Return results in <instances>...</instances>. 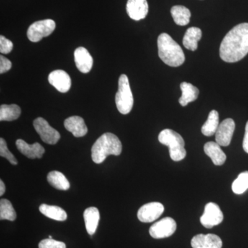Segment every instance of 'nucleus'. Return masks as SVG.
Segmentation results:
<instances>
[{
  "label": "nucleus",
  "mask_w": 248,
  "mask_h": 248,
  "mask_svg": "<svg viewBox=\"0 0 248 248\" xmlns=\"http://www.w3.org/2000/svg\"><path fill=\"white\" fill-rule=\"evenodd\" d=\"M223 61L234 63L244 59L248 53V23L238 24L227 33L219 50Z\"/></svg>",
  "instance_id": "nucleus-1"
},
{
  "label": "nucleus",
  "mask_w": 248,
  "mask_h": 248,
  "mask_svg": "<svg viewBox=\"0 0 248 248\" xmlns=\"http://www.w3.org/2000/svg\"><path fill=\"white\" fill-rule=\"evenodd\" d=\"M159 56L168 66H182L185 62V55L179 44L167 33H161L157 40Z\"/></svg>",
  "instance_id": "nucleus-2"
},
{
  "label": "nucleus",
  "mask_w": 248,
  "mask_h": 248,
  "mask_svg": "<svg viewBox=\"0 0 248 248\" xmlns=\"http://www.w3.org/2000/svg\"><path fill=\"white\" fill-rule=\"evenodd\" d=\"M122 151L120 139L114 134L104 133L93 144L91 150L93 161L96 164H102L109 155L119 156Z\"/></svg>",
  "instance_id": "nucleus-3"
},
{
  "label": "nucleus",
  "mask_w": 248,
  "mask_h": 248,
  "mask_svg": "<svg viewBox=\"0 0 248 248\" xmlns=\"http://www.w3.org/2000/svg\"><path fill=\"white\" fill-rule=\"evenodd\" d=\"M159 141L161 144L169 147L170 156L173 161H182L186 157L185 141L177 132L165 129L159 134Z\"/></svg>",
  "instance_id": "nucleus-4"
},
{
  "label": "nucleus",
  "mask_w": 248,
  "mask_h": 248,
  "mask_svg": "<svg viewBox=\"0 0 248 248\" xmlns=\"http://www.w3.org/2000/svg\"><path fill=\"white\" fill-rule=\"evenodd\" d=\"M118 91L115 95V103L120 113L127 115L133 107L134 98L128 77L122 75L119 79Z\"/></svg>",
  "instance_id": "nucleus-5"
},
{
  "label": "nucleus",
  "mask_w": 248,
  "mask_h": 248,
  "mask_svg": "<svg viewBox=\"0 0 248 248\" xmlns=\"http://www.w3.org/2000/svg\"><path fill=\"white\" fill-rule=\"evenodd\" d=\"M56 24L53 19L37 21L31 24L27 31V37L32 42H38L48 37L55 31Z\"/></svg>",
  "instance_id": "nucleus-6"
},
{
  "label": "nucleus",
  "mask_w": 248,
  "mask_h": 248,
  "mask_svg": "<svg viewBox=\"0 0 248 248\" xmlns=\"http://www.w3.org/2000/svg\"><path fill=\"white\" fill-rule=\"evenodd\" d=\"M177 230V223L171 217H165L156 222L149 230L150 234L154 239H159L172 236Z\"/></svg>",
  "instance_id": "nucleus-7"
},
{
  "label": "nucleus",
  "mask_w": 248,
  "mask_h": 248,
  "mask_svg": "<svg viewBox=\"0 0 248 248\" xmlns=\"http://www.w3.org/2000/svg\"><path fill=\"white\" fill-rule=\"evenodd\" d=\"M36 132L40 135L42 141L48 144L55 145L60 140V134L58 130L50 126L45 119L38 117L33 122Z\"/></svg>",
  "instance_id": "nucleus-8"
},
{
  "label": "nucleus",
  "mask_w": 248,
  "mask_h": 248,
  "mask_svg": "<svg viewBox=\"0 0 248 248\" xmlns=\"http://www.w3.org/2000/svg\"><path fill=\"white\" fill-rule=\"evenodd\" d=\"M223 220V214L217 204L210 202L206 204L200 221L202 226L212 228L220 224Z\"/></svg>",
  "instance_id": "nucleus-9"
},
{
  "label": "nucleus",
  "mask_w": 248,
  "mask_h": 248,
  "mask_svg": "<svg viewBox=\"0 0 248 248\" xmlns=\"http://www.w3.org/2000/svg\"><path fill=\"white\" fill-rule=\"evenodd\" d=\"M164 206L159 202H151L145 204L140 208L138 217L143 223H151L157 219L164 213Z\"/></svg>",
  "instance_id": "nucleus-10"
},
{
  "label": "nucleus",
  "mask_w": 248,
  "mask_h": 248,
  "mask_svg": "<svg viewBox=\"0 0 248 248\" xmlns=\"http://www.w3.org/2000/svg\"><path fill=\"white\" fill-rule=\"evenodd\" d=\"M234 130L235 123L232 119L228 118L223 120L218 125L215 134L217 143L221 146H229Z\"/></svg>",
  "instance_id": "nucleus-11"
},
{
  "label": "nucleus",
  "mask_w": 248,
  "mask_h": 248,
  "mask_svg": "<svg viewBox=\"0 0 248 248\" xmlns=\"http://www.w3.org/2000/svg\"><path fill=\"white\" fill-rule=\"evenodd\" d=\"M48 81L60 93H67L71 89V78L66 71L62 70H56L50 73Z\"/></svg>",
  "instance_id": "nucleus-12"
},
{
  "label": "nucleus",
  "mask_w": 248,
  "mask_h": 248,
  "mask_svg": "<svg viewBox=\"0 0 248 248\" xmlns=\"http://www.w3.org/2000/svg\"><path fill=\"white\" fill-rule=\"evenodd\" d=\"M192 248H221L223 242L216 234H197L191 241Z\"/></svg>",
  "instance_id": "nucleus-13"
},
{
  "label": "nucleus",
  "mask_w": 248,
  "mask_h": 248,
  "mask_svg": "<svg viewBox=\"0 0 248 248\" xmlns=\"http://www.w3.org/2000/svg\"><path fill=\"white\" fill-rule=\"evenodd\" d=\"M126 11L129 17L133 20H141L148 15V2L146 0H128Z\"/></svg>",
  "instance_id": "nucleus-14"
},
{
  "label": "nucleus",
  "mask_w": 248,
  "mask_h": 248,
  "mask_svg": "<svg viewBox=\"0 0 248 248\" xmlns=\"http://www.w3.org/2000/svg\"><path fill=\"white\" fill-rule=\"evenodd\" d=\"M75 62L77 68L83 73H88L93 68V60L87 49L79 47L75 50Z\"/></svg>",
  "instance_id": "nucleus-15"
},
{
  "label": "nucleus",
  "mask_w": 248,
  "mask_h": 248,
  "mask_svg": "<svg viewBox=\"0 0 248 248\" xmlns=\"http://www.w3.org/2000/svg\"><path fill=\"white\" fill-rule=\"evenodd\" d=\"M16 146L19 151L29 159H40L45 153V149L39 143L30 145L22 140L16 141Z\"/></svg>",
  "instance_id": "nucleus-16"
},
{
  "label": "nucleus",
  "mask_w": 248,
  "mask_h": 248,
  "mask_svg": "<svg viewBox=\"0 0 248 248\" xmlns=\"http://www.w3.org/2000/svg\"><path fill=\"white\" fill-rule=\"evenodd\" d=\"M64 126L76 138L84 137L88 133V128L84 119L79 116H72L64 122Z\"/></svg>",
  "instance_id": "nucleus-17"
},
{
  "label": "nucleus",
  "mask_w": 248,
  "mask_h": 248,
  "mask_svg": "<svg viewBox=\"0 0 248 248\" xmlns=\"http://www.w3.org/2000/svg\"><path fill=\"white\" fill-rule=\"evenodd\" d=\"M217 142L210 141L204 146V152L215 166H222L226 162V155Z\"/></svg>",
  "instance_id": "nucleus-18"
},
{
  "label": "nucleus",
  "mask_w": 248,
  "mask_h": 248,
  "mask_svg": "<svg viewBox=\"0 0 248 248\" xmlns=\"http://www.w3.org/2000/svg\"><path fill=\"white\" fill-rule=\"evenodd\" d=\"M85 226L90 235H93L97 230L100 219V215L97 208L91 207L86 209L84 213Z\"/></svg>",
  "instance_id": "nucleus-19"
},
{
  "label": "nucleus",
  "mask_w": 248,
  "mask_h": 248,
  "mask_svg": "<svg viewBox=\"0 0 248 248\" xmlns=\"http://www.w3.org/2000/svg\"><path fill=\"white\" fill-rule=\"evenodd\" d=\"M202 37V31L197 27L189 28L183 39V45L187 50L195 51L198 48V42Z\"/></svg>",
  "instance_id": "nucleus-20"
},
{
  "label": "nucleus",
  "mask_w": 248,
  "mask_h": 248,
  "mask_svg": "<svg viewBox=\"0 0 248 248\" xmlns=\"http://www.w3.org/2000/svg\"><path fill=\"white\" fill-rule=\"evenodd\" d=\"M180 87L182 95L179 98V102L182 107H186L189 103L197 100L200 93L197 87L187 82H182Z\"/></svg>",
  "instance_id": "nucleus-21"
},
{
  "label": "nucleus",
  "mask_w": 248,
  "mask_h": 248,
  "mask_svg": "<svg viewBox=\"0 0 248 248\" xmlns=\"http://www.w3.org/2000/svg\"><path fill=\"white\" fill-rule=\"evenodd\" d=\"M40 213L46 217L55 220V221H66L67 214L64 210L56 205H49L47 204H42L40 206Z\"/></svg>",
  "instance_id": "nucleus-22"
},
{
  "label": "nucleus",
  "mask_w": 248,
  "mask_h": 248,
  "mask_svg": "<svg viewBox=\"0 0 248 248\" xmlns=\"http://www.w3.org/2000/svg\"><path fill=\"white\" fill-rule=\"evenodd\" d=\"M174 22L179 26H186L190 22L191 13L190 10L184 6H173L170 11Z\"/></svg>",
  "instance_id": "nucleus-23"
},
{
  "label": "nucleus",
  "mask_w": 248,
  "mask_h": 248,
  "mask_svg": "<svg viewBox=\"0 0 248 248\" xmlns=\"http://www.w3.org/2000/svg\"><path fill=\"white\" fill-rule=\"evenodd\" d=\"M219 125V117L217 110H212L209 113L208 118L202 128L203 135L207 137H211L217 133Z\"/></svg>",
  "instance_id": "nucleus-24"
},
{
  "label": "nucleus",
  "mask_w": 248,
  "mask_h": 248,
  "mask_svg": "<svg viewBox=\"0 0 248 248\" xmlns=\"http://www.w3.org/2000/svg\"><path fill=\"white\" fill-rule=\"evenodd\" d=\"M47 180L55 188L60 190H67L70 188V183L66 177L59 171H52L47 176Z\"/></svg>",
  "instance_id": "nucleus-25"
},
{
  "label": "nucleus",
  "mask_w": 248,
  "mask_h": 248,
  "mask_svg": "<svg viewBox=\"0 0 248 248\" xmlns=\"http://www.w3.org/2000/svg\"><path fill=\"white\" fill-rule=\"evenodd\" d=\"M21 115V108L16 104L6 105L3 104L0 107V121L11 122L17 120Z\"/></svg>",
  "instance_id": "nucleus-26"
},
{
  "label": "nucleus",
  "mask_w": 248,
  "mask_h": 248,
  "mask_svg": "<svg viewBox=\"0 0 248 248\" xmlns=\"http://www.w3.org/2000/svg\"><path fill=\"white\" fill-rule=\"evenodd\" d=\"M17 215L16 210L11 202L5 199H1L0 201V219L9 220L14 221L16 219Z\"/></svg>",
  "instance_id": "nucleus-27"
},
{
  "label": "nucleus",
  "mask_w": 248,
  "mask_h": 248,
  "mask_svg": "<svg viewBox=\"0 0 248 248\" xmlns=\"http://www.w3.org/2000/svg\"><path fill=\"white\" fill-rule=\"evenodd\" d=\"M234 193L241 195L248 189V171L241 172L232 185Z\"/></svg>",
  "instance_id": "nucleus-28"
},
{
  "label": "nucleus",
  "mask_w": 248,
  "mask_h": 248,
  "mask_svg": "<svg viewBox=\"0 0 248 248\" xmlns=\"http://www.w3.org/2000/svg\"><path fill=\"white\" fill-rule=\"evenodd\" d=\"M0 155L2 157L6 158L9 160L10 163L13 165H17L18 164L17 160L15 157L14 155L10 152L8 148L6 142L4 139H0Z\"/></svg>",
  "instance_id": "nucleus-29"
},
{
  "label": "nucleus",
  "mask_w": 248,
  "mask_h": 248,
  "mask_svg": "<svg viewBox=\"0 0 248 248\" xmlns=\"http://www.w3.org/2000/svg\"><path fill=\"white\" fill-rule=\"evenodd\" d=\"M39 248H66V244L62 241H56L53 239L42 240L39 244Z\"/></svg>",
  "instance_id": "nucleus-30"
},
{
  "label": "nucleus",
  "mask_w": 248,
  "mask_h": 248,
  "mask_svg": "<svg viewBox=\"0 0 248 248\" xmlns=\"http://www.w3.org/2000/svg\"><path fill=\"white\" fill-rule=\"evenodd\" d=\"M14 48V44L4 36H0V52L1 54H9Z\"/></svg>",
  "instance_id": "nucleus-31"
},
{
  "label": "nucleus",
  "mask_w": 248,
  "mask_h": 248,
  "mask_svg": "<svg viewBox=\"0 0 248 248\" xmlns=\"http://www.w3.org/2000/svg\"><path fill=\"white\" fill-rule=\"evenodd\" d=\"M12 67V63L9 59L5 58L3 55L0 56V73H6L11 70Z\"/></svg>",
  "instance_id": "nucleus-32"
},
{
  "label": "nucleus",
  "mask_w": 248,
  "mask_h": 248,
  "mask_svg": "<svg viewBox=\"0 0 248 248\" xmlns=\"http://www.w3.org/2000/svg\"><path fill=\"white\" fill-rule=\"evenodd\" d=\"M243 148H244V151L248 154V122L246 125V132H245L244 141H243Z\"/></svg>",
  "instance_id": "nucleus-33"
},
{
  "label": "nucleus",
  "mask_w": 248,
  "mask_h": 248,
  "mask_svg": "<svg viewBox=\"0 0 248 248\" xmlns=\"http://www.w3.org/2000/svg\"><path fill=\"white\" fill-rule=\"evenodd\" d=\"M6 191V187H5L4 183L2 180H0V196H2Z\"/></svg>",
  "instance_id": "nucleus-34"
},
{
  "label": "nucleus",
  "mask_w": 248,
  "mask_h": 248,
  "mask_svg": "<svg viewBox=\"0 0 248 248\" xmlns=\"http://www.w3.org/2000/svg\"><path fill=\"white\" fill-rule=\"evenodd\" d=\"M48 238H49V239H53V238H52L51 236H49Z\"/></svg>",
  "instance_id": "nucleus-35"
}]
</instances>
